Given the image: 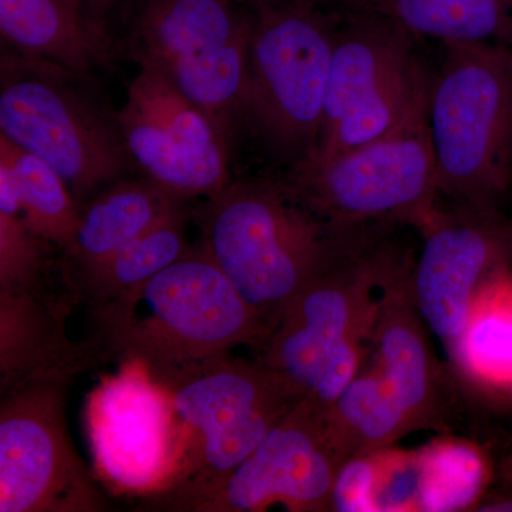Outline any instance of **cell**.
<instances>
[{"instance_id": "2e32d148", "label": "cell", "mask_w": 512, "mask_h": 512, "mask_svg": "<svg viewBox=\"0 0 512 512\" xmlns=\"http://www.w3.org/2000/svg\"><path fill=\"white\" fill-rule=\"evenodd\" d=\"M77 302L64 278L0 289V393L36 380H73L100 365L87 340L73 342L67 319Z\"/></svg>"}, {"instance_id": "d6986e66", "label": "cell", "mask_w": 512, "mask_h": 512, "mask_svg": "<svg viewBox=\"0 0 512 512\" xmlns=\"http://www.w3.org/2000/svg\"><path fill=\"white\" fill-rule=\"evenodd\" d=\"M180 207L183 200L146 177L100 192L82 204L76 238L62 255L64 282L103 264Z\"/></svg>"}, {"instance_id": "e0dca14e", "label": "cell", "mask_w": 512, "mask_h": 512, "mask_svg": "<svg viewBox=\"0 0 512 512\" xmlns=\"http://www.w3.org/2000/svg\"><path fill=\"white\" fill-rule=\"evenodd\" d=\"M0 33L15 55L80 76L110 60L104 16L89 0H0Z\"/></svg>"}, {"instance_id": "83f0119b", "label": "cell", "mask_w": 512, "mask_h": 512, "mask_svg": "<svg viewBox=\"0 0 512 512\" xmlns=\"http://www.w3.org/2000/svg\"><path fill=\"white\" fill-rule=\"evenodd\" d=\"M322 5L335 10H373L384 0H319Z\"/></svg>"}, {"instance_id": "9c48e42d", "label": "cell", "mask_w": 512, "mask_h": 512, "mask_svg": "<svg viewBox=\"0 0 512 512\" xmlns=\"http://www.w3.org/2000/svg\"><path fill=\"white\" fill-rule=\"evenodd\" d=\"M291 184L335 224L402 220L421 227L440 195L427 111L322 163L299 164Z\"/></svg>"}, {"instance_id": "ffe728a7", "label": "cell", "mask_w": 512, "mask_h": 512, "mask_svg": "<svg viewBox=\"0 0 512 512\" xmlns=\"http://www.w3.org/2000/svg\"><path fill=\"white\" fill-rule=\"evenodd\" d=\"M340 464L356 454L389 447L414 429L413 421L376 365L359 375L323 413Z\"/></svg>"}, {"instance_id": "7a4b0ae2", "label": "cell", "mask_w": 512, "mask_h": 512, "mask_svg": "<svg viewBox=\"0 0 512 512\" xmlns=\"http://www.w3.org/2000/svg\"><path fill=\"white\" fill-rule=\"evenodd\" d=\"M201 227L200 247L269 333L306 286L363 241V225L335 224L295 185L271 180L222 188L208 202Z\"/></svg>"}, {"instance_id": "cb8c5ba5", "label": "cell", "mask_w": 512, "mask_h": 512, "mask_svg": "<svg viewBox=\"0 0 512 512\" xmlns=\"http://www.w3.org/2000/svg\"><path fill=\"white\" fill-rule=\"evenodd\" d=\"M373 10L413 36L512 47V0H384Z\"/></svg>"}, {"instance_id": "9a60e30c", "label": "cell", "mask_w": 512, "mask_h": 512, "mask_svg": "<svg viewBox=\"0 0 512 512\" xmlns=\"http://www.w3.org/2000/svg\"><path fill=\"white\" fill-rule=\"evenodd\" d=\"M423 248L409 278L424 325L453 349L480 289L512 255V228L495 210H434L421 225Z\"/></svg>"}, {"instance_id": "44dd1931", "label": "cell", "mask_w": 512, "mask_h": 512, "mask_svg": "<svg viewBox=\"0 0 512 512\" xmlns=\"http://www.w3.org/2000/svg\"><path fill=\"white\" fill-rule=\"evenodd\" d=\"M185 214L178 208L103 264L66 282L77 305L90 311L160 274L190 252Z\"/></svg>"}, {"instance_id": "52a82bcc", "label": "cell", "mask_w": 512, "mask_h": 512, "mask_svg": "<svg viewBox=\"0 0 512 512\" xmlns=\"http://www.w3.org/2000/svg\"><path fill=\"white\" fill-rule=\"evenodd\" d=\"M84 77L43 60L2 57L0 136L49 164L79 202L133 163L117 114L86 92Z\"/></svg>"}, {"instance_id": "8992f818", "label": "cell", "mask_w": 512, "mask_h": 512, "mask_svg": "<svg viewBox=\"0 0 512 512\" xmlns=\"http://www.w3.org/2000/svg\"><path fill=\"white\" fill-rule=\"evenodd\" d=\"M322 128L301 163L369 143L427 111L431 79L413 35L376 10H339Z\"/></svg>"}, {"instance_id": "ac0fdd59", "label": "cell", "mask_w": 512, "mask_h": 512, "mask_svg": "<svg viewBox=\"0 0 512 512\" xmlns=\"http://www.w3.org/2000/svg\"><path fill=\"white\" fill-rule=\"evenodd\" d=\"M423 323L409 278L399 272L384 288L372 342L376 366L409 414L414 429L427 426L437 406L433 359Z\"/></svg>"}, {"instance_id": "7402d4cb", "label": "cell", "mask_w": 512, "mask_h": 512, "mask_svg": "<svg viewBox=\"0 0 512 512\" xmlns=\"http://www.w3.org/2000/svg\"><path fill=\"white\" fill-rule=\"evenodd\" d=\"M0 170L18 195L20 211L30 229L66 254L72 248L82 204L49 164L0 136Z\"/></svg>"}, {"instance_id": "603a6c76", "label": "cell", "mask_w": 512, "mask_h": 512, "mask_svg": "<svg viewBox=\"0 0 512 512\" xmlns=\"http://www.w3.org/2000/svg\"><path fill=\"white\" fill-rule=\"evenodd\" d=\"M450 352L471 379L512 390V276L500 272L480 289Z\"/></svg>"}, {"instance_id": "ba28073f", "label": "cell", "mask_w": 512, "mask_h": 512, "mask_svg": "<svg viewBox=\"0 0 512 512\" xmlns=\"http://www.w3.org/2000/svg\"><path fill=\"white\" fill-rule=\"evenodd\" d=\"M399 272L392 255L363 239L293 299L262 343L259 362L301 397L329 366L359 367L384 288Z\"/></svg>"}, {"instance_id": "f546056e", "label": "cell", "mask_w": 512, "mask_h": 512, "mask_svg": "<svg viewBox=\"0 0 512 512\" xmlns=\"http://www.w3.org/2000/svg\"><path fill=\"white\" fill-rule=\"evenodd\" d=\"M248 2H249V0H248Z\"/></svg>"}, {"instance_id": "4fadbf2b", "label": "cell", "mask_w": 512, "mask_h": 512, "mask_svg": "<svg viewBox=\"0 0 512 512\" xmlns=\"http://www.w3.org/2000/svg\"><path fill=\"white\" fill-rule=\"evenodd\" d=\"M117 121L131 161L180 200L229 184L224 127L153 67L140 64Z\"/></svg>"}, {"instance_id": "8fae6325", "label": "cell", "mask_w": 512, "mask_h": 512, "mask_svg": "<svg viewBox=\"0 0 512 512\" xmlns=\"http://www.w3.org/2000/svg\"><path fill=\"white\" fill-rule=\"evenodd\" d=\"M72 380H36L2 393L0 512L109 510L67 426Z\"/></svg>"}, {"instance_id": "4316f807", "label": "cell", "mask_w": 512, "mask_h": 512, "mask_svg": "<svg viewBox=\"0 0 512 512\" xmlns=\"http://www.w3.org/2000/svg\"><path fill=\"white\" fill-rule=\"evenodd\" d=\"M377 450L356 454L340 464L332 488V511H376Z\"/></svg>"}, {"instance_id": "484cf974", "label": "cell", "mask_w": 512, "mask_h": 512, "mask_svg": "<svg viewBox=\"0 0 512 512\" xmlns=\"http://www.w3.org/2000/svg\"><path fill=\"white\" fill-rule=\"evenodd\" d=\"M50 245L30 229L18 195L0 170V289L37 288L55 281Z\"/></svg>"}, {"instance_id": "f1b7e54d", "label": "cell", "mask_w": 512, "mask_h": 512, "mask_svg": "<svg viewBox=\"0 0 512 512\" xmlns=\"http://www.w3.org/2000/svg\"><path fill=\"white\" fill-rule=\"evenodd\" d=\"M89 2L92 3L93 8L96 9L101 16H104L117 0H89Z\"/></svg>"}, {"instance_id": "7c38bea8", "label": "cell", "mask_w": 512, "mask_h": 512, "mask_svg": "<svg viewBox=\"0 0 512 512\" xmlns=\"http://www.w3.org/2000/svg\"><path fill=\"white\" fill-rule=\"evenodd\" d=\"M238 0H148L137 23V57L225 128L239 110L254 13Z\"/></svg>"}, {"instance_id": "3957f363", "label": "cell", "mask_w": 512, "mask_h": 512, "mask_svg": "<svg viewBox=\"0 0 512 512\" xmlns=\"http://www.w3.org/2000/svg\"><path fill=\"white\" fill-rule=\"evenodd\" d=\"M443 46L427 107L439 192L458 207L495 210L512 185V47Z\"/></svg>"}, {"instance_id": "5bb4252c", "label": "cell", "mask_w": 512, "mask_h": 512, "mask_svg": "<svg viewBox=\"0 0 512 512\" xmlns=\"http://www.w3.org/2000/svg\"><path fill=\"white\" fill-rule=\"evenodd\" d=\"M339 466L323 413L302 397L192 511L258 512L275 504L296 512L332 511Z\"/></svg>"}, {"instance_id": "d4e9b609", "label": "cell", "mask_w": 512, "mask_h": 512, "mask_svg": "<svg viewBox=\"0 0 512 512\" xmlns=\"http://www.w3.org/2000/svg\"><path fill=\"white\" fill-rule=\"evenodd\" d=\"M413 453L414 511L454 512L474 507L488 483L483 451L458 439H440Z\"/></svg>"}, {"instance_id": "6da1fadb", "label": "cell", "mask_w": 512, "mask_h": 512, "mask_svg": "<svg viewBox=\"0 0 512 512\" xmlns=\"http://www.w3.org/2000/svg\"><path fill=\"white\" fill-rule=\"evenodd\" d=\"M87 342L100 363L136 362L170 387L269 330L201 247L90 311Z\"/></svg>"}, {"instance_id": "5b68a950", "label": "cell", "mask_w": 512, "mask_h": 512, "mask_svg": "<svg viewBox=\"0 0 512 512\" xmlns=\"http://www.w3.org/2000/svg\"><path fill=\"white\" fill-rule=\"evenodd\" d=\"M248 73L239 111L271 146L302 158L318 140L339 13L319 0H249Z\"/></svg>"}, {"instance_id": "277c9868", "label": "cell", "mask_w": 512, "mask_h": 512, "mask_svg": "<svg viewBox=\"0 0 512 512\" xmlns=\"http://www.w3.org/2000/svg\"><path fill=\"white\" fill-rule=\"evenodd\" d=\"M167 389L185 431L184 463L173 487L150 504L173 511H192L302 399L261 362L229 355Z\"/></svg>"}, {"instance_id": "30bf717a", "label": "cell", "mask_w": 512, "mask_h": 512, "mask_svg": "<svg viewBox=\"0 0 512 512\" xmlns=\"http://www.w3.org/2000/svg\"><path fill=\"white\" fill-rule=\"evenodd\" d=\"M84 430L96 478L111 493L153 498L173 487L185 456V431L173 396L140 363H120L84 403Z\"/></svg>"}]
</instances>
